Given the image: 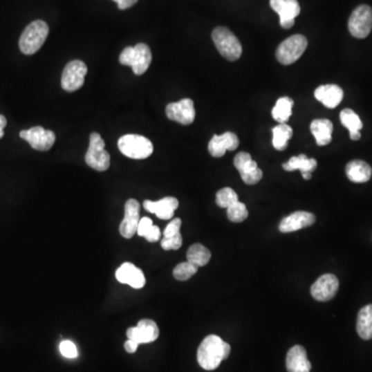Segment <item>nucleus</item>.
Instances as JSON below:
<instances>
[{"instance_id": "nucleus-1", "label": "nucleus", "mask_w": 372, "mask_h": 372, "mask_svg": "<svg viewBox=\"0 0 372 372\" xmlns=\"http://www.w3.org/2000/svg\"><path fill=\"white\" fill-rule=\"evenodd\" d=\"M231 353V346L219 336L209 335L203 340L198 348V364L205 371H214Z\"/></svg>"}, {"instance_id": "nucleus-2", "label": "nucleus", "mask_w": 372, "mask_h": 372, "mask_svg": "<svg viewBox=\"0 0 372 372\" xmlns=\"http://www.w3.org/2000/svg\"><path fill=\"white\" fill-rule=\"evenodd\" d=\"M49 35V26L41 20L33 21L21 35L19 47L25 55H32L37 53Z\"/></svg>"}, {"instance_id": "nucleus-3", "label": "nucleus", "mask_w": 372, "mask_h": 372, "mask_svg": "<svg viewBox=\"0 0 372 372\" xmlns=\"http://www.w3.org/2000/svg\"><path fill=\"white\" fill-rule=\"evenodd\" d=\"M152 62L151 50L146 44L140 43L135 47H127L119 56V62L131 66L137 76L145 74Z\"/></svg>"}, {"instance_id": "nucleus-4", "label": "nucleus", "mask_w": 372, "mask_h": 372, "mask_svg": "<svg viewBox=\"0 0 372 372\" xmlns=\"http://www.w3.org/2000/svg\"><path fill=\"white\" fill-rule=\"evenodd\" d=\"M212 39L215 47L225 59L235 62L241 57V44L237 37L227 27H216L212 31Z\"/></svg>"}, {"instance_id": "nucleus-5", "label": "nucleus", "mask_w": 372, "mask_h": 372, "mask_svg": "<svg viewBox=\"0 0 372 372\" xmlns=\"http://www.w3.org/2000/svg\"><path fill=\"white\" fill-rule=\"evenodd\" d=\"M121 154L133 160H145L154 154V145L147 138L140 135H125L118 141Z\"/></svg>"}, {"instance_id": "nucleus-6", "label": "nucleus", "mask_w": 372, "mask_h": 372, "mask_svg": "<svg viewBox=\"0 0 372 372\" xmlns=\"http://www.w3.org/2000/svg\"><path fill=\"white\" fill-rule=\"evenodd\" d=\"M87 166L98 172H104L110 168V154L104 149V141L98 133H93L89 138V147L85 156Z\"/></svg>"}, {"instance_id": "nucleus-7", "label": "nucleus", "mask_w": 372, "mask_h": 372, "mask_svg": "<svg viewBox=\"0 0 372 372\" xmlns=\"http://www.w3.org/2000/svg\"><path fill=\"white\" fill-rule=\"evenodd\" d=\"M308 41L302 35H295L284 39L277 50V58L283 66L296 62L307 49Z\"/></svg>"}, {"instance_id": "nucleus-8", "label": "nucleus", "mask_w": 372, "mask_h": 372, "mask_svg": "<svg viewBox=\"0 0 372 372\" xmlns=\"http://www.w3.org/2000/svg\"><path fill=\"white\" fill-rule=\"evenodd\" d=\"M372 29V8L366 4L355 8L348 20V30L357 39L369 37Z\"/></svg>"}, {"instance_id": "nucleus-9", "label": "nucleus", "mask_w": 372, "mask_h": 372, "mask_svg": "<svg viewBox=\"0 0 372 372\" xmlns=\"http://www.w3.org/2000/svg\"><path fill=\"white\" fill-rule=\"evenodd\" d=\"M87 66L81 60H73L68 62L62 72V87L68 93H74L84 85Z\"/></svg>"}, {"instance_id": "nucleus-10", "label": "nucleus", "mask_w": 372, "mask_h": 372, "mask_svg": "<svg viewBox=\"0 0 372 372\" xmlns=\"http://www.w3.org/2000/svg\"><path fill=\"white\" fill-rule=\"evenodd\" d=\"M21 139L28 142L33 149L48 151L53 147L56 136L52 131H47L41 127H31L20 131Z\"/></svg>"}, {"instance_id": "nucleus-11", "label": "nucleus", "mask_w": 372, "mask_h": 372, "mask_svg": "<svg viewBox=\"0 0 372 372\" xmlns=\"http://www.w3.org/2000/svg\"><path fill=\"white\" fill-rule=\"evenodd\" d=\"M166 114L170 120L183 125L192 124L196 118L194 102L190 98H183L177 102H171L167 106Z\"/></svg>"}, {"instance_id": "nucleus-12", "label": "nucleus", "mask_w": 372, "mask_h": 372, "mask_svg": "<svg viewBox=\"0 0 372 372\" xmlns=\"http://www.w3.org/2000/svg\"><path fill=\"white\" fill-rule=\"evenodd\" d=\"M140 223V203L135 198H129L125 203L124 218L121 221L119 232L125 239H131L137 234Z\"/></svg>"}, {"instance_id": "nucleus-13", "label": "nucleus", "mask_w": 372, "mask_h": 372, "mask_svg": "<svg viewBox=\"0 0 372 372\" xmlns=\"http://www.w3.org/2000/svg\"><path fill=\"white\" fill-rule=\"evenodd\" d=\"M127 335L129 340H133L138 344H151L160 336V329L152 319H141L137 327H131L127 330Z\"/></svg>"}, {"instance_id": "nucleus-14", "label": "nucleus", "mask_w": 372, "mask_h": 372, "mask_svg": "<svg viewBox=\"0 0 372 372\" xmlns=\"http://www.w3.org/2000/svg\"><path fill=\"white\" fill-rule=\"evenodd\" d=\"M340 281L333 275H324L311 286V296L319 302L332 300L337 294Z\"/></svg>"}, {"instance_id": "nucleus-15", "label": "nucleus", "mask_w": 372, "mask_h": 372, "mask_svg": "<svg viewBox=\"0 0 372 372\" xmlns=\"http://www.w3.org/2000/svg\"><path fill=\"white\" fill-rule=\"evenodd\" d=\"M273 10L279 14L280 26L290 29L294 26L295 19L300 14V4L297 0H270Z\"/></svg>"}, {"instance_id": "nucleus-16", "label": "nucleus", "mask_w": 372, "mask_h": 372, "mask_svg": "<svg viewBox=\"0 0 372 372\" xmlns=\"http://www.w3.org/2000/svg\"><path fill=\"white\" fill-rule=\"evenodd\" d=\"M239 146V139L237 135L231 131H227L221 136H213L212 139L209 142V154L213 158H221L225 156V152L234 151Z\"/></svg>"}, {"instance_id": "nucleus-17", "label": "nucleus", "mask_w": 372, "mask_h": 372, "mask_svg": "<svg viewBox=\"0 0 372 372\" xmlns=\"http://www.w3.org/2000/svg\"><path fill=\"white\" fill-rule=\"evenodd\" d=\"M315 223V216L306 211H297L284 217L279 225L281 233H292L304 227H310Z\"/></svg>"}, {"instance_id": "nucleus-18", "label": "nucleus", "mask_w": 372, "mask_h": 372, "mask_svg": "<svg viewBox=\"0 0 372 372\" xmlns=\"http://www.w3.org/2000/svg\"><path fill=\"white\" fill-rule=\"evenodd\" d=\"M144 208L148 212L154 213L160 219H171L174 216L175 210L178 208L179 202L174 196H167L162 200L156 201H144Z\"/></svg>"}, {"instance_id": "nucleus-19", "label": "nucleus", "mask_w": 372, "mask_h": 372, "mask_svg": "<svg viewBox=\"0 0 372 372\" xmlns=\"http://www.w3.org/2000/svg\"><path fill=\"white\" fill-rule=\"evenodd\" d=\"M116 279L120 283L129 284L131 288H144L146 283L145 275L141 269L137 268L131 263H124L116 271Z\"/></svg>"}, {"instance_id": "nucleus-20", "label": "nucleus", "mask_w": 372, "mask_h": 372, "mask_svg": "<svg viewBox=\"0 0 372 372\" xmlns=\"http://www.w3.org/2000/svg\"><path fill=\"white\" fill-rule=\"evenodd\" d=\"M288 372H310L311 363L307 359L306 351L303 346H295L286 355Z\"/></svg>"}, {"instance_id": "nucleus-21", "label": "nucleus", "mask_w": 372, "mask_h": 372, "mask_svg": "<svg viewBox=\"0 0 372 372\" xmlns=\"http://www.w3.org/2000/svg\"><path fill=\"white\" fill-rule=\"evenodd\" d=\"M315 96L324 106L329 109H334L342 102L344 91L338 85H322L315 89Z\"/></svg>"}, {"instance_id": "nucleus-22", "label": "nucleus", "mask_w": 372, "mask_h": 372, "mask_svg": "<svg viewBox=\"0 0 372 372\" xmlns=\"http://www.w3.org/2000/svg\"><path fill=\"white\" fill-rule=\"evenodd\" d=\"M346 176L352 183H364L371 180V167L364 160H352L346 165Z\"/></svg>"}, {"instance_id": "nucleus-23", "label": "nucleus", "mask_w": 372, "mask_h": 372, "mask_svg": "<svg viewBox=\"0 0 372 372\" xmlns=\"http://www.w3.org/2000/svg\"><path fill=\"white\" fill-rule=\"evenodd\" d=\"M310 131L319 146H326L332 141L333 123L328 119H315L311 122Z\"/></svg>"}, {"instance_id": "nucleus-24", "label": "nucleus", "mask_w": 372, "mask_h": 372, "mask_svg": "<svg viewBox=\"0 0 372 372\" xmlns=\"http://www.w3.org/2000/svg\"><path fill=\"white\" fill-rule=\"evenodd\" d=\"M357 332L362 340H372V304L366 305L359 311Z\"/></svg>"}, {"instance_id": "nucleus-25", "label": "nucleus", "mask_w": 372, "mask_h": 372, "mask_svg": "<svg viewBox=\"0 0 372 372\" xmlns=\"http://www.w3.org/2000/svg\"><path fill=\"white\" fill-rule=\"evenodd\" d=\"M317 162L315 158H307L305 154L299 156H292L288 162L282 165L283 170L292 172L295 170H300L303 173H313L317 169Z\"/></svg>"}, {"instance_id": "nucleus-26", "label": "nucleus", "mask_w": 372, "mask_h": 372, "mask_svg": "<svg viewBox=\"0 0 372 372\" xmlns=\"http://www.w3.org/2000/svg\"><path fill=\"white\" fill-rule=\"evenodd\" d=\"M186 258H187V262L192 263L194 266L203 267L208 264L210 261L211 252L202 244L196 243L190 246Z\"/></svg>"}, {"instance_id": "nucleus-27", "label": "nucleus", "mask_w": 372, "mask_h": 372, "mask_svg": "<svg viewBox=\"0 0 372 372\" xmlns=\"http://www.w3.org/2000/svg\"><path fill=\"white\" fill-rule=\"evenodd\" d=\"M294 106V100L284 96L277 100L275 108L272 109V117L279 123H286L292 116V109Z\"/></svg>"}, {"instance_id": "nucleus-28", "label": "nucleus", "mask_w": 372, "mask_h": 372, "mask_svg": "<svg viewBox=\"0 0 372 372\" xmlns=\"http://www.w3.org/2000/svg\"><path fill=\"white\" fill-rule=\"evenodd\" d=\"M272 144L275 149L279 151L286 149L288 147V140L292 137V127L286 123H279L272 129Z\"/></svg>"}, {"instance_id": "nucleus-29", "label": "nucleus", "mask_w": 372, "mask_h": 372, "mask_svg": "<svg viewBox=\"0 0 372 372\" xmlns=\"http://www.w3.org/2000/svg\"><path fill=\"white\" fill-rule=\"evenodd\" d=\"M340 121H342V125L350 131V133L360 131L363 127L360 117L351 109H344L342 111Z\"/></svg>"}, {"instance_id": "nucleus-30", "label": "nucleus", "mask_w": 372, "mask_h": 372, "mask_svg": "<svg viewBox=\"0 0 372 372\" xmlns=\"http://www.w3.org/2000/svg\"><path fill=\"white\" fill-rule=\"evenodd\" d=\"M235 168L239 171L240 175L246 174L258 169V164L252 158V156L248 152H240L234 158Z\"/></svg>"}, {"instance_id": "nucleus-31", "label": "nucleus", "mask_w": 372, "mask_h": 372, "mask_svg": "<svg viewBox=\"0 0 372 372\" xmlns=\"http://www.w3.org/2000/svg\"><path fill=\"white\" fill-rule=\"evenodd\" d=\"M238 196L235 190L230 187L221 188L216 194V204L221 208H229L231 205L238 202Z\"/></svg>"}, {"instance_id": "nucleus-32", "label": "nucleus", "mask_w": 372, "mask_h": 372, "mask_svg": "<svg viewBox=\"0 0 372 372\" xmlns=\"http://www.w3.org/2000/svg\"><path fill=\"white\" fill-rule=\"evenodd\" d=\"M227 218L233 223H242L248 217V211L243 203L236 202L227 208Z\"/></svg>"}, {"instance_id": "nucleus-33", "label": "nucleus", "mask_w": 372, "mask_h": 372, "mask_svg": "<svg viewBox=\"0 0 372 372\" xmlns=\"http://www.w3.org/2000/svg\"><path fill=\"white\" fill-rule=\"evenodd\" d=\"M198 267L194 266L192 263H181V264H178L175 267L174 271H173V275H174L175 279L177 280L185 281V280L194 277L198 272Z\"/></svg>"}, {"instance_id": "nucleus-34", "label": "nucleus", "mask_w": 372, "mask_h": 372, "mask_svg": "<svg viewBox=\"0 0 372 372\" xmlns=\"http://www.w3.org/2000/svg\"><path fill=\"white\" fill-rule=\"evenodd\" d=\"M59 351L62 356L68 359H75L78 357V350L76 344L71 340H62L60 342Z\"/></svg>"}, {"instance_id": "nucleus-35", "label": "nucleus", "mask_w": 372, "mask_h": 372, "mask_svg": "<svg viewBox=\"0 0 372 372\" xmlns=\"http://www.w3.org/2000/svg\"><path fill=\"white\" fill-rule=\"evenodd\" d=\"M160 244H162V248L165 250H179L183 246V236L179 233L176 236H173V237L164 238Z\"/></svg>"}, {"instance_id": "nucleus-36", "label": "nucleus", "mask_w": 372, "mask_h": 372, "mask_svg": "<svg viewBox=\"0 0 372 372\" xmlns=\"http://www.w3.org/2000/svg\"><path fill=\"white\" fill-rule=\"evenodd\" d=\"M181 225H183V221L180 218L173 219L165 229L164 238L173 237L180 233Z\"/></svg>"}, {"instance_id": "nucleus-37", "label": "nucleus", "mask_w": 372, "mask_h": 372, "mask_svg": "<svg viewBox=\"0 0 372 372\" xmlns=\"http://www.w3.org/2000/svg\"><path fill=\"white\" fill-rule=\"evenodd\" d=\"M242 180L248 185H257L263 178V172L261 169H256L252 172L241 175Z\"/></svg>"}, {"instance_id": "nucleus-38", "label": "nucleus", "mask_w": 372, "mask_h": 372, "mask_svg": "<svg viewBox=\"0 0 372 372\" xmlns=\"http://www.w3.org/2000/svg\"><path fill=\"white\" fill-rule=\"evenodd\" d=\"M152 227H154V223H152L151 218L143 217V218L140 219L139 225H138V235L140 237H145L146 234L149 232Z\"/></svg>"}, {"instance_id": "nucleus-39", "label": "nucleus", "mask_w": 372, "mask_h": 372, "mask_svg": "<svg viewBox=\"0 0 372 372\" xmlns=\"http://www.w3.org/2000/svg\"><path fill=\"white\" fill-rule=\"evenodd\" d=\"M160 235H162V232H160V227L154 225L144 238L149 242H158L160 239Z\"/></svg>"}, {"instance_id": "nucleus-40", "label": "nucleus", "mask_w": 372, "mask_h": 372, "mask_svg": "<svg viewBox=\"0 0 372 372\" xmlns=\"http://www.w3.org/2000/svg\"><path fill=\"white\" fill-rule=\"evenodd\" d=\"M113 1L118 4L119 10H127V8L135 6L139 0H113Z\"/></svg>"}, {"instance_id": "nucleus-41", "label": "nucleus", "mask_w": 372, "mask_h": 372, "mask_svg": "<svg viewBox=\"0 0 372 372\" xmlns=\"http://www.w3.org/2000/svg\"><path fill=\"white\" fill-rule=\"evenodd\" d=\"M138 346H139V344L131 340H127L124 344L125 351H127V353H129V354H133V353L137 352Z\"/></svg>"}, {"instance_id": "nucleus-42", "label": "nucleus", "mask_w": 372, "mask_h": 372, "mask_svg": "<svg viewBox=\"0 0 372 372\" xmlns=\"http://www.w3.org/2000/svg\"><path fill=\"white\" fill-rule=\"evenodd\" d=\"M6 123H8V121H6V117L0 114V139L4 136L3 129L6 127Z\"/></svg>"}, {"instance_id": "nucleus-43", "label": "nucleus", "mask_w": 372, "mask_h": 372, "mask_svg": "<svg viewBox=\"0 0 372 372\" xmlns=\"http://www.w3.org/2000/svg\"><path fill=\"white\" fill-rule=\"evenodd\" d=\"M350 137L353 141H358V140H360L361 133L360 131H354V133H350Z\"/></svg>"}, {"instance_id": "nucleus-44", "label": "nucleus", "mask_w": 372, "mask_h": 372, "mask_svg": "<svg viewBox=\"0 0 372 372\" xmlns=\"http://www.w3.org/2000/svg\"><path fill=\"white\" fill-rule=\"evenodd\" d=\"M302 177L303 178L306 179V180H310L313 174H311V173H303Z\"/></svg>"}]
</instances>
